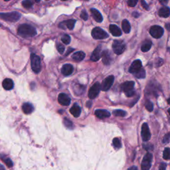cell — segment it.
Instances as JSON below:
<instances>
[{
    "mask_svg": "<svg viewBox=\"0 0 170 170\" xmlns=\"http://www.w3.org/2000/svg\"><path fill=\"white\" fill-rule=\"evenodd\" d=\"M126 45L122 41L119 40H114L112 44V49L115 54L120 55L125 51Z\"/></svg>",
    "mask_w": 170,
    "mask_h": 170,
    "instance_id": "6",
    "label": "cell"
},
{
    "mask_svg": "<svg viewBox=\"0 0 170 170\" xmlns=\"http://www.w3.org/2000/svg\"><path fill=\"white\" fill-rule=\"evenodd\" d=\"M101 90V85L99 83H96L92 86L88 91V97L90 99H94L99 94L100 91Z\"/></svg>",
    "mask_w": 170,
    "mask_h": 170,
    "instance_id": "8",
    "label": "cell"
},
{
    "mask_svg": "<svg viewBox=\"0 0 170 170\" xmlns=\"http://www.w3.org/2000/svg\"><path fill=\"white\" fill-rule=\"evenodd\" d=\"M141 135H142V138L143 142H148V140H150L151 138V133L147 123H143L142 124Z\"/></svg>",
    "mask_w": 170,
    "mask_h": 170,
    "instance_id": "11",
    "label": "cell"
},
{
    "mask_svg": "<svg viewBox=\"0 0 170 170\" xmlns=\"http://www.w3.org/2000/svg\"><path fill=\"white\" fill-rule=\"evenodd\" d=\"M164 30L162 27L159 25H154L151 27L150 29V35L155 39H160L164 35Z\"/></svg>",
    "mask_w": 170,
    "mask_h": 170,
    "instance_id": "9",
    "label": "cell"
},
{
    "mask_svg": "<svg viewBox=\"0 0 170 170\" xmlns=\"http://www.w3.org/2000/svg\"><path fill=\"white\" fill-rule=\"evenodd\" d=\"M2 159H3L5 163H6L7 166H8L9 167H11L12 166H13V162H12L11 160L9 159V157H7V158H6V159H4V158H3V157H2Z\"/></svg>",
    "mask_w": 170,
    "mask_h": 170,
    "instance_id": "36",
    "label": "cell"
},
{
    "mask_svg": "<svg viewBox=\"0 0 170 170\" xmlns=\"http://www.w3.org/2000/svg\"><path fill=\"white\" fill-rule=\"evenodd\" d=\"M91 13H92L93 18L94 19V20L98 23H101L103 21V17L102 14L100 13L99 11H98L97 9L92 8L90 9Z\"/></svg>",
    "mask_w": 170,
    "mask_h": 170,
    "instance_id": "19",
    "label": "cell"
},
{
    "mask_svg": "<svg viewBox=\"0 0 170 170\" xmlns=\"http://www.w3.org/2000/svg\"><path fill=\"white\" fill-rule=\"evenodd\" d=\"M114 116H119V117H124L127 115L126 111H122V110H115L112 112Z\"/></svg>",
    "mask_w": 170,
    "mask_h": 170,
    "instance_id": "28",
    "label": "cell"
},
{
    "mask_svg": "<svg viewBox=\"0 0 170 170\" xmlns=\"http://www.w3.org/2000/svg\"><path fill=\"white\" fill-rule=\"evenodd\" d=\"M166 28L167 29V31H170V23L166 24Z\"/></svg>",
    "mask_w": 170,
    "mask_h": 170,
    "instance_id": "45",
    "label": "cell"
},
{
    "mask_svg": "<svg viewBox=\"0 0 170 170\" xmlns=\"http://www.w3.org/2000/svg\"><path fill=\"white\" fill-rule=\"evenodd\" d=\"M0 26H1V25H0Z\"/></svg>",
    "mask_w": 170,
    "mask_h": 170,
    "instance_id": "50",
    "label": "cell"
},
{
    "mask_svg": "<svg viewBox=\"0 0 170 170\" xmlns=\"http://www.w3.org/2000/svg\"><path fill=\"white\" fill-rule=\"evenodd\" d=\"M91 35L95 39H104L109 37L108 34L100 27H95L93 29Z\"/></svg>",
    "mask_w": 170,
    "mask_h": 170,
    "instance_id": "5",
    "label": "cell"
},
{
    "mask_svg": "<svg viewBox=\"0 0 170 170\" xmlns=\"http://www.w3.org/2000/svg\"><path fill=\"white\" fill-rule=\"evenodd\" d=\"M168 112H169V114H170V108L168 110Z\"/></svg>",
    "mask_w": 170,
    "mask_h": 170,
    "instance_id": "49",
    "label": "cell"
},
{
    "mask_svg": "<svg viewBox=\"0 0 170 170\" xmlns=\"http://www.w3.org/2000/svg\"><path fill=\"white\" fill-rule=\"evenodd\" d=\"M112 143H113L114 147L116 148V149H120V148H122L121 141L118 138H114L113 141H112Z\"/></svg>",
    "mask_w": 170,
    "mask_h": 170,
    "instance_id": "29",
    "label": "cell"
},
{
    "mask_svg": "<svg viewBox=\"0 0 170 170\" xmlns=\"http://www.w3.org/2000/svg\"><path fill=\"white\" fill-rule=\"evenodd\" d=\"M76 23V20H69L67 21H64L63 22L59 23V27L63 29H66V28L69 30H72L74 29L75 25Z\"/></svg>",
    "mask_w": 170,
    "mask_h": 170,
    "instance_id": "13",
    "label": "cell"
},
{
    "mask_svg": "<svg viewBox=\"0 0 170 170\" xmlns=\"http://www.w3.org/2000/svg\"><path fill=\"white\" fill-rule=\"evenodd\" d=\"M145 106L147 111L149 112H152L153 110H154V104H153V103L152 102L149 101V100L146 102Z\"/></svg>",
    "mask_w": 170,
    "mask_h": 170,
    "instance_id": "34",
    "label": "cell"
},
{
    "mask_svg": "<svg viewBox=\"0 0 170 170\" xmlns=\"http://www.w3.org/2000/svg\"><path fill=\"white\" fill-rule=\"evenodd\" d=\"M61 41H62V42L64 43V44H66V45H69V43H71V37L69 36V35H63V37H61Z\"/></svg>",
    "mask_w": 170,
    "mask_h": 170,
    "instance_id": "33",
    "label": "cell"
},
{
    "mask_svg": "<svg viewBox=\"0 0 170 170\" xmlns=\"http://www.w3.org/2000/svg\"><path fill=\"white\" fill-rule=\"evenodd\" d=\"M63 123H64V125L65 126L66 128H67L69 129H71V130H72V129H73V128H74L73 124L71 120H69V119L64 118V120H63Z\"/></svg>",
    "mask_w": 170,
    "mask_h": 170,
    "instance_id": "31",
    "label": "cell"
},
{
    "mask_svg": "<svg viewBox=\"0 0 170 170\" xmlns=\"http://www.w3.org/2000/svg\"><path fill=\"white\" fill-rule=\"evenodd\" d=\"M152 43L150 40L145 41L143 43L142 47H141V50H142V51L143 52H146L150 51L151 47H152Z\"/></svg>",
    "mask_w": 170,
    "mask_h": 170,
    "instance_id": "26",
    "label": "cell"
},
{
    "mask_svg": "<svg viewBox=\"0 0 170 170\" xmlns=\"http://www.w3.org/2000/svg\"><path fill=\"white\" fill-rule=\"evenodd\" d=\"M128 170H138V167L136 166H132L130 167V168H128Z\"/></svg>",
    "mask_w": 170,
    "mask_h": 170,
    "instance_id": "44",
    "label": "cell"
},
{
    "mask_svg": "<svg viewBox=\"0 0 170 170\" xmlns=\"http://www.w3.org/2000/svg\"><path fill=\"white\" fill-rule=\"evenodd\" d=\"M141 3H142L143 8H144L145 9H146V10H148V9H149V6H148V4L146 3V2L145 1H143L142 0V1H141Z\"/></svg>",
    "mask_w": 170,
    "mask_h": 170,
    "instance_id": "42",
    "label": "cell"
},
{
    "mask_svg": "<svg viewBox=\"0 0 170 170\" xmlns=\"http://www.w3.org/2000/svg\"><path fill=\"white\" fill-rule=\"evenodd\" d=\"M114 81V76H109L103 80L101 85V89L103 91H108L112 87Z\"/></svg>",
    "mask_w": 170,
    "mask_h": 170,
    "instance_id": "10",
    "label": "cell"
},
{
    "mask_svg": "<svg viewBox=\"0 0 170 170\" xmlns=\"http://www.w3.org/2000/svg\"><path fill=\"white\" fill-rule=\"evenodd\" d=\"M163 157L164 160H170V148H166L164 150V153H163Z\"/></svg>",
    "mask_w": 170,
    "mask_h": 170,
    "instance_id": "32",
    "label": "cell"
},
{
    "mask_svg": "<svg viewBox=\"0 0 170 170\" xmlns=\"http://www.w3.org/2000/svg\"><path fill=\"white\" fill-rule=\"evenodd\" d=\"M158 15L161 17L167 18L170 15V9L167 6H164L160 9Z\"/></svg>",
    "mask_w": 170,
    "mask_h": 170,
    "instance_id": "21",
    "label": "cell"
},
{
    "mask_svg": "<svg viewBox=\"0 0 170 170\" xmlns=\"http://www.w3.org/2000/svg\"><path fill=\"white\" fill-rule=\"evenodd\" d=\"M100 57H102V52H101V45L98 46L94 51L92 52V55L90 57V60L92 61H98L100 59Z\"/></svg>",
    "mask_w": 170,
    "mask_h": 170,
    "instance_id": "15",
    "label": "cell"
},
{
    "mask_svg": "<svg viewBox=\"0 0 170 170\" xmlns=\"http://www.w3.org/2000/svg\"><path fill=\"white\" fill-rule=\"evenodd\" d=\"M80 18L83 19V20H85V21H87L88 20V13H87V11L84 10V11H83L82 12H81Z\"/></svg>",
    "mask_w": 170,
    "mask_h": 170,
    "instance_id": "37",
    "label": "cell"
},
{
    "mask_svg": "<svg viewBox=\"0 0 170 170\" xmlns=\"http://www.w3.org/2000/svg\"><path fill=\"white\" fill-rule=\"evenodd\" d=\"M153 160V155L150 152H148L142 160L141 167L142 170H150L152 166V162Z\"/></svg>",
    "mask_w": 170,
    "mask_h": 170,
    "instance_id": "7",
    "label": "cell"
},
{
    "mask_svg": "<svg viewBox=\"0 0 170 170\" xmlns=\"http://www.w3.org/2000/svg\"><path fill=\"white\" fill-rule=\"evenodd\" d=\"M137 3V0H129V1H128V5L130 7H135Z\"/></svg>",
    "mask_w": 170,
    "mask_h": 170,
    "instance_id": "39",
    "label": "cell"
},
{
    "mask_svg": "<svg viewBox=\"0 0 170 170\" xmlns=\"http://www.w3.org/2000/svg\"><path fill=\"white\" fill-rule=\"evenodd\" d=\"M57 50H58V51L60 52V53L61 54L63 53L64 51V47L63 46V45L57 44Z\"/></svg>",
    "mask_w": 170,
    "mask_h": 170,
    "instance_id": "38",
    "label": "cell"
},
{
    "mask_svg": "<svg viewBox=\"0 0 170 170\" xmlns=\"http://www.w3.org/2000/svg\"><path fill=\"white\" fill-rule=\"evenodd\" d=\"M102 62L105 65H109L111 63L112 57L111 55V52L108 50H105L102 52Z\"/></svg>",
    "mask_w": 170,
    "mask_h": 170,
    "instance_id": "16",
    "label": "cell"
},
{
    "mask_svg": "<svg viewBox=\"0 0 170 170\" xmlns=\"http://www.w3.org/2000/svg\"><path fill=\"white\" fill-rule=\"evenodd\" d=\"M22 5L25 8L29 9L32 7L33 3L31 1H29V0H25V1H23L22 2Z\"/></svg>",
    "mask_w": 170,
    "mask_h": 170,
    "instance_id": "35",
    "label": "cell"
},
{
    "mask_svg": "<svg viewBox=\"0 0 170 170\" xmlns=\"http://www.w3.org/2000/svg\"><path fill=\"white\" fill-rule=\"evenodd\" d=\"M110 31L112 33V35L115 37H120L122 35V31L118 26L114 24H111L109 27Z\"/></svg>",
    "mask_w": 170,
    "mask_h": 170,
    "instance_id": "20",
    "label": "cell"
},
{
    "mask_svg": "<svg viewBox=\"0 0 170 170\" xmlns=\"http://www.w3.org/2000/svg\"><path fill=\"white\" fill-rule=\"evenodd\" d=\"M167 103H168V104H170V97L167 99Z\"/></svg>",
    "mask_w": 170,
    "mask_h": 170,
    "instance_id": "48",
    "label": "cell"
},
{
    "mask_svg": "<svg viewBox=\"0 0 170 170\" xmlns=\"http://www.w3.org/2000/svg\"><path fill=\"white\" fill-rule=\"evenodd\" d=\"M31 69L35 73H39L41 69V59L39 56L35 54H32L31 55Z\"/></svg>",
    "mask_w": 170,
    "mask_h": 170,
    "instance_id": "4",
    "label": "cell"
},
{
    "mask_svg": "<svg viewBox=\"0 0 170 170\" xmlns=\"http://www.w3.org/2000/svg\"><path fill=\"white\" fill-rule=\"evenodd\" d=\"M132 15L135 17H139V14L138 13H137V12H134V13H133Z\"/></svg>",
    "mask_w": 170,
    "mask_h": 170,
    "instance_id": "46",
    "label": "cell"
},
{
    "mask_svg": "<svg viewBox=\"0 0 170 170\" xmlns=\"http://www.w3.org/2000/svg\"><path fill=\"white\" fill-rule=\"evenodd\" d=\"M142 69V63L140 60H135L131 64V66L129 69V72L130 73H132L134 75L135 73H138L139 71H140Z\"/></svg>",
    "mask_w": 170,
    "mask_h": 170,
    "instance_id": "12",
    "label": "cell"
},
{
    "mask_svg": "<svg viewBox=\"0 0 170 170\" xmlns=\"http://www.w3.org/2000/svg\"><path fill=\"white\" fill-rule=\"evenodd\" d=\"M122 29L125 33H129L131 30V25L129 21L127 20H124L122 23Z\"/></svg>",
    "mask_w": 170,
    "mask_h": 170,
    "instance_id": "27",
    "label": "cell"
},
{
    "mask_svg": "<svg viewBox=\"0 0 170 170\" xmlns=\"http://www.w3.org/2000/svg\"><path fill=\"white\" fill-rule=\"evenodd\" d=\"M22 111L25 114H29L34 111V107L31 103L25 102L22 106Z\"/></svg>",
    "mask_w": 170,
    "mask_h": 170,
    "instance_id": "22",
    "label": "cell"
},
{
    "mask_svg": "<svg viewBox=\"0 0 170 170\" xmlns=\"http://www.w3.org/2000/svg\"><path fill=\"white\" fill-rule=\"evenodd\" d=\"M58 101L60 104L63 106H69L71 104V99L67 94L64 93H61L58 97Z\"/></svg>",
    "mask_w": 170,
    "mask_h": 170,
    "instance_id": "14",
    "label": "cell"
},
{
    "mask_svg": "<svg viewBox=\"0 0 170 170\" xmlns=\"http://www.w3.org/2000/svg\"><path fill=\"white\" fill-rule=\"evenodd\" d=\"M166 167H167L166 164H165V163H162L161 165H160L159 167L158 170H166Z\"/></svg>",
    "mask_w": 170,
    "mask_h": 170,
    "instance_id": "41",
    "label": "cell"
},
{
    "mask_svg": "<svg viewBox=\"0 0 170 170\" xmlns=\"http://www.w3.org/2000/svg\"><path fill=\"white\" fill-rule=\"evenodd\" d=\"M169 139H170V134L169 133L164 136V140H163V143H168L169 141Z\"/></svg>",
    "mask_w": 170,
    "mask_h": 170,
    "instance_id": "40",
    "label": "cell"
},
{
    "mask_svg": "<svg viewBox=\"0 0 170 170\" xmlns=\"http://www.w3.org/2000/svg\"><path fill=\"white\" fill-rule=\"evenodd\" d=\"M135 83L134 81H126L122 83L120 86L122 90L125 93L126 97H132L135 94L134 90Z\"/></svg>",
    "mask_w": 170,
    "mask_h": 170,
    "instance_id": "2",
    "label": "cell"
},
{
    "mask_svg": "<svg viewBox=\"0 0 170 170\" xmlns=\"http://www.w3.org/2000/svg\"><path fill=\"white\" fill-rule=\"evenodd\" d=\"M134 76L137 78H143L146 77V71L143 69H142L140 71H139L138 73L134 74Z\"/></svg>",
    "mask_w": 170,
    "mask_h": 170,
    "instance_id": "30",
    "label": "cell"
},
{
    "mask_svg": "<svg viewBox=\"0 0 170 170\" xmlns=\"http://www.w3.org/2000/svg\"><path fill=\"white\" fill-rule=\"evenodd\" d=\"M0 170H6L4 166H3V165H1V164H0Z\"/></svg>",
    "mask_w": 170,
    "mask_h": 170,
    "instance_id": "47",
    "label": "cell"
},
{
    "mask_svg": "<svg viewBox=\"0 0 170 170\" xmlns=\"http://www.w3.org/2000/svg\"><path fill=\"white\" fill-rule=\"evenodd\" d=\"M2 86H3L4 89L9 90H11L12 88H13L14 84L13 80L10 79V78H6V79L3 81V83H2Z\"/></svg>",
    "mask_w": 170,
    "mask_h": 170,
    "instance_id": "24",
    "label": "cell"
},
{
    "mask_svg": "<svg viewBox=\"0 0 170 170\" xmlns=\"http://www.w3.org/2000/svg\"><path fill=\"white\" fill-rule=\"evenodd\" d=\"M18 35L21 37L29 38L33 37L37 35V31L35 28L29 24H22L18 28Z\"/></svg>",
    "mask_w": 170,
    "mask_h": 170,
    "instance_id": "1",
    "label": "cell"
},
{
    "mask_svg": "<svg viewBox=\"0 0 170 170\" xmlns=\"http://www.w3.org/2000/svg\"><path fill=\"white\" fill-rule=\"evenodd\" d=\"M163 63H164V61L162 59H157V62L156 63V66H160L161 65H162Z\"/></svg>",
    "mask_w": 170,
    "mask_h": 170,
    "instance_id": "43",
    "label": "cell"
},
{
    "mask_svg": "<svg viewBox=\"0 0 170 170\" xmlns=\"http://www.w3.org/2000/svg\"><path fill=\"white\" fill-rule=\"evenodd\" d=\"M85 53L83 51H78L75 52L73 55H72V58L76 62H80L85 59Z\"/></svg>",
    "mask_w": 170,
    "mask_h": 170,
    "instance_id": "25",
    "label": "cell"
},
{
    "mask_svg": "<svg viewBox=\"0 0 170 170\" xmlns=\"http://www.w3.org/2000/svg\"><path fill=\"white\" fill-rule=\"evenodd\" d=\"M95 115L97 116L98 118L100 119H104L106 118H109L111 116V113L106 111V110H97L95 111Z\"/></svg>",
    "mask_w": 170,
    "mask_h": 170,
    "instance_id": "18",
    "label": "cell"
},
{
    "mask_svg": "<svg viewBox=\"0 0 170 170\" xmlns=\"http://www.w3.org/2000/svg\"><path fill=\"white\" fill-rule=\"evenodd\" d=\"M0 18L9 22H16L21 18V14L18 12H10V13H1Z\"/></svg>",
    "mask_w": 170,
    "mask_h": 170,
    "instance_id": "3",
    "label": "cell"
},
{
    "mask_svg": "<svg viewBox=\"0 0 170 170\" xmlns=\"http://www.w3.org/2000/svg\"><path fill=\"white\" fill-rule=\"evenodd\" d=\"M70 112L74 117H75V118H78V117H79V116L80 115L81 109H80V108L78 106V105L75 104L70 109Z\"/></svg>",
    "mask_w": 170,
    "mask_h": 170,
    "instance_id": "23",
    "label": "cell"
},
{
    "mask_svg": "<svg viewBox=\"0 0 170 170\" xmlns=\"http://www.w3.org/2000/svg\"><path fill=\"white\" fill-rule=\"evenodd\" d=\"M61 73L64 76H69L73 73V66L71 64H65L62 66Z\"/></svg>",
    "mask_w": 170,
    "mask_h": 170,
    "instance_id": "17",
    "label": "cell"
}]
</instances>
